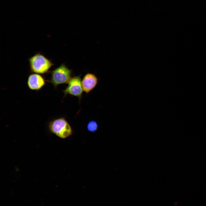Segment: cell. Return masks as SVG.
Masks as SVG:
<instances>
[{
	"mask_svg": "<svg viewBox=\"0 0 206 206\" xmlns=\"http://www.w3.org/2000/svg\"><path fill=\"white\" fill-rule=\"evenodd\" d=\"M49 131L60 138L65 139L73 134L72 128L64 117L55 119L48 123Z\"/></svg>",
	"mask_w": 206,
	"mask_h": 206,
	"instance_id": "6da1fadb",
	"label": "cell"
},
{
	"mask_svg": "<svg viewBox=\"0 0 206 206\" xmlns=\"http://www.w3.org/2000/svg\"><path fill=\"white\" fill-rule=\"evenodd\" d=\"M30 72L39 74H44L54 65L49 59L40 53H38L28 59Z\"/></svg>",
	"mask_w": 206,
	"mask_h": 206,
	"instance_id": "7a4b0ae2",
	"label": "cell"
},
{
	"mask_svg": "<svg viewBox=\"0 0 206 206\" xmlns=\"http://www.w3.org/2000/svg\"><path fill=\"white\" fill-rule=\"evenodd\" d=\"M72 70L63 63L51 72L50 79L47 81L52 84L56 89L60 84H68L72 78Z\"/></svg>",
	"mask_w": 206,
	"mask_h": 206,
	"instance_id": "3957f363",
	"label": "cell"
},
{
	"mask_svg": "<svg viewBox=\"0 0 206 206\" xmlns=\"http://www.w3.org/2000/svg\"><path fill=\"white\" fill-rule=\"evenodd\" d=\"M68 86L62 91L64 94L63 98L69 95L78 98L80 102L83 92L81 79V75L72 77L68 83Z\"/></svg>",
	"mask_w": 206,
	"mask_h": 206,
	"instance_id": "277c9868",
	"label": "cell"
},
{
	"mask_svg": "<svg viewBox=\"0 0 206 206\" xmlns=\"http://www.w3.org/2000/svg\"><path fill=\"white\" fill-rule=\"evenodd\" d=\"M27 84L29 89L37 91L45 85L46 80L42 75L37 73H32L29 76Z\"/></svg>",
	"mask_w": 206,
	"mask_h": 206,
	"instance_id": "5b68a950",
	"label": "cell"
},
{
	"mask_svg": "<svg viewBox=\"0 0 206 206\" xmlns=\"http://www.w3.org/2000/svg\"><path fill=\"white\" fill-rule=\"evenodd\" d=\"M98 79L94 74L87 73L84 76L81 83L83 91L88 94L97 86Z\"/></svg>",
	"mask_w": 206,
	"mask_h": 206,
	"instance_id": "8992f818",
	"label": "cell"
},
{
	"mask_svg": "<svg viewBox=\"0 0 206 206\" xmlns=\"http://www.w3.org/2000/svg\"><path fill=\"white\" fill-rule=\"evenodd\" d=\"M98 128V124L97 122L94 120H91L89 121L87 125V130L90 132H96Z\"/></svg>",
	"mask_w": 206,
	"mask_h": 206,
	"instance_id": "52a82bcc",
	"label": "cell"
}]
</instances>
